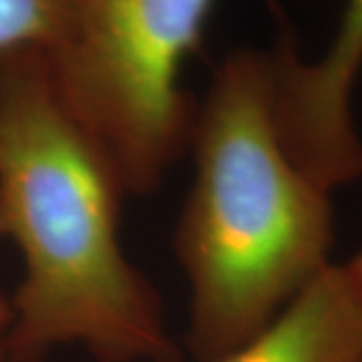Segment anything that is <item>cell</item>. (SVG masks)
<instances>
[{
  "mask_svg": "<svg viewBox=\"0 0 362 362\" xmlns=\"http://www.w3.org/2000/svg\"><path fill=\"white\" fill-rule=\"evenodd\" d=\"M362 73V0H346L337 33L316 61H304L298 40L278 54L276 123L298 165L324 180L362 168V139L352 117V93Z\"/></svg>",
  "mask_w": 362,
  "mask_h": 362,
  "instance_id": "277c9868",
  "label": "cell"
},
{
  "mask_svg": "<svg viewBox=\"0 0 362 362\" xmlns=\"http://www.w3.org/2000/svg\"><path fill=\"white\" fill-rule=\"evenodd\" d=\"M13 320V310H11V298L0 294V362L4 361V340L6 332Z\"/></svg>",
  "mask_w": 362,
  "mask_h": 362,
  "instance_id": "52a82bcc",
  "label": "cell"
},
{
  "mask_svg": "<svg viewBox=\"0 0 362 362\" xmlns=\"http://www.w3.org/2000/svg\"><path fill=\"white\" fill-rule=\"evenodd\" d=\"M216 0H73L42 51L54 95L115 169L149 197L189 151L197 103L183 69L204 49Z\"/></svg>",
  "mask_w": 362,
  "mask_h": 362,
  "instance_id": "3957f363",
  "label": "cell"
},
{
  "mask_svg": "<svg viewBox=\"0 0 362 362\" xmlns=\"http://www.w3.org/2000/svg\"><path fill=\"white\" fill-rule=\"evenodd\" d=\"M362 294L346 264H328L258 334L211 362H358Z\"/></svg>",
  "mask_w": 362,
  "mask_h": 362,
  "instance_id": "5b68a950",
  "label": "cell"
},
{
  "mask_svg": "<svg viewBox=\"0 0 362 362\" xmlns=\"http://www.w3.org/2000/svg\"><path fill=\"white\" fill-rule=\"evenodd\" d=\"M358 362H362V356H361V358H358Z\"/></svg>",
  "mask_w": 362,
  "mask_h": 362,
  "instance_id": "9c48e42d",
  "label": "cell"
},
{
  "mask_svg": "<svg viewBox=\"0 0 362 362\" xmlns=\"http://www.w3.org/2000/svg\"><path fill=\"white\" fill-rule=\"evenodd\" d=\"M127 192L59 103L39 49L0 54V235L25 278L4 362L81 346L97 362H177L163 300L121 242Z\"/></svg>",
  "mask_w": 362,
  "mask_h": 362,
  "instance_id": "6da1fadb",
  "label": "cell"
},
{
  "mask_svg": "<svg viewBox=\"0 0 362 362\" xmlns=\"http://www.w3.org/2000/svg\"><path fill=\"white\" fill-rule=\"evenodd\" d=\"M274 89L272 45L238 47L197 103L194 181L173 233L189 286L185 344L197 362L258 334L330 264L332 194L286 153Z\"/></svg>",
  "mask_w": 362,
  "mask_h": 362,
  "instance_id": "7a4b0ae2",
  "label": "cell"
},
{
  "mask_svg": "<svg viewBox=\"0 0 362 362\" xmlns=\"http://www.w3.org/2000/svg\"><path fill=\"white\" fill-rule=\"evenodd\" d=\"M346 266H349L350 274H352V278L356 280V284L361 288V294H362V250L354 256V258L346 262Z\"/></svg>",
  "mask_w": 362,
  "mask_h": 362,
  "instance_id": "ba28073f",
  "label": "cell"
},
{
  "mask_svg": "<svg viewBox=\"0 0 362 362\" xmlns=\"http://www.w3.org/2000/svg\"><path fill=\"white\" fill-rule=\"evenodd\" d=\"M73 0H0V54L47 51L63 35Z\"/></svg>",
  "mask_w": 362,
  "mask_h": 362,
  "instance_id": "8992f818",
  "label": "cell"
}]
</instances>
